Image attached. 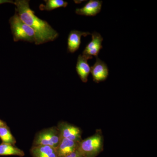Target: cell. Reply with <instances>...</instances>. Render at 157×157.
Returning <instances> with one entry per match:
<instances>
[{
	"mask_svg": "<svg viewBox=\"0 0 157 157\" xmlns=\"http://www.w3.org/2000/svg\"><path fill=\"white\" fill-rule=\"evenodd\" d=\"M0 155H15L22 157L25 155L24 152L16 146L8 144H0Z\"/></svg>",
	"mask_w": 157,
	"mask_h": 157,
	"instance_id": "13",
	"label": "cell"
},
{
	"mask_svg": "<svg viewBox=\"0 0 157 157\" xmlns=\"http://www.w3.org/2000/svg\"><path fill=\"white\" fill-rule=\"evenodd\" d=\"M79 142L61 138L58 146L56 148L58 157H65L78 149Z\"/></svg>",
	"mask_w": 157,
	"mask_h": 157,
	"instance_id": "10",
	"label": "cell"
},
{
	"mask_svg": "<svg viewBox=\"0 0 157 157\" xmlns=\"http://www.w3.org/2000/svg\"><path fill=\"white\" fill-rule=\"evenodd\" d=\"M91 34L89 32H83L77 30H72L70 32L68 37L67 51L70 53H74L79 48L81 44L82 36L86 37Z\"/></svg>",
	"mask_w": 157,
	"mask_h": 157,
	"instance_id": "9",
	"label": "cell"
},
{
	"mask_svg": "<svg viewBox=\"0 0 157 157\" xmlns=\"http://www.w3.org/2000/svg\"><path fill=\"white\" fill-rule=\"evenodd\" d=\"M14 5L16 7L15 11L21 19L33 30L36 45L54 41L58 37V33L47 21L40 19L35 14L30 7L29 1L16 0Z\"/></svg>",
	"mask_w": 157,
	"mask_h": 157,
	"instance_id": "1",
	"label": "cell"
},
{
	"mask_svg": "<svg viewBox=\"0 0 157 157\" xmlns=\"http://www.w3.org/2000/svg\"><path fill=\"white\" fill-rule=\"evenodd\" d=\"M104 39L101 34L96 32L92 34V40L86 45L82 55L87 58L92 59L93 56L98 57L100 50L103 48L102 42Z\"/></svg>",
	"mask_w": 157,
	"mask_h": 157,
	"instance_id": "6",
	"label": "cell"
},
{
	"mask_svg": "<svg viewBox=\"0 0 157 157\" xmlns=\"http://www.w3.org/2000/svg\"><path fill=\"white\" fill-rule=\"evenodd\" d=\"M89 59L82 55H79L76 63V72L82 81L83 82H87L88 77L90 73V67L88 63Z\"/></svg>",
	"mask_w": 157,
	"mask_h": 157,
	"instance_id": "11",
	"label": "cell"
},
{
	"mask_svg": "<svg viewBox=\"0 0 157 157\" xmlns=\"http://www.w3.org/2000/svg\"><path fill=\"white\" fill-rule=\"evenodd\" d=\"M11 33L14 42L21 41L35 43L36 37L33 30L21 19L15 12L9 20Z\"/></svg>",
	"mask_w": 157,
	"mask_h": 157,
	"instance_id": "2",
	"label": "cell"
},
{
	"mask_svg": "<svg viewBox=\"0 0 157 157\" xmlns=\"http://www.w3.org/2000/svg\"><path fill=\"white\" fill-rule=\"evenodd\" d=\"M6 125V124L2 121L0 120V127L4 126Z\"/></svg>",
	"mask_w": 157,
	"mask_h": 157,
	"instance_id": "18",
	"label": "cell"
},
{
	"mask_svg": "<svg viewBox=\"0 0 157 157\" xmlns=\"http://www.w3.org/2000/svg\"><path fill=\"white\" fill-rule=\"evenodd\" d=\"M104 149V138L102 132L97 130L94 135L82 140L77 150L84 157H96Z\"/></svg>",
	"mask_w": 157,
	"mask_h": 157,
	"instance_id": "3",
	"label": "cell"
},
{
	"mask_svg": "<svg viewBox=\"0 0 157 157\" xmlns=\"http://www.w3.org/2000/svg\"><path fill=\"white\" fill-rule=\"evenodd\" d=\"M45 5L41 4L39 9L41 11H50L58 8H66L68 6L67 2L63 0H45Z\"/></svg>",
	"mask_w": 157,
	"mask_h": 157,
	"instance_id": "14",
	"label": "cell"
},
{
	"mask_svg": "<svg viewBox=\"0 0 157 157\" xmlns=\"http://www.w3.org/2000/svg\"><path fill=\"white\" fill-rule=\"evenodd\" d=\"M65 157H84L81 154L80 152L78 151V150H76L75 151L73 152L72 153L68 155L67 156Z\"/></svg>",
	"mask_w": 157,
	"mask_h": 157,
	"instance_id": "16",
	"label": "cell"
},
{
	"mask_svg": "<svg viewBox=\"0 0 157 157\" xmlns=\"http://www.w3.org/2000/svg\"><path fill=\"white\" fill-rule=\"evenodd\" d=\"M57 127L59 132L61 138H66L78 142L82 140L81 131L78 127L65 122L59 123Z\"/></svg>",
	"mask_w": 157,
	"mask_h": 157,
	"instance_id": "5",
	"label": "cell"
},
{
	"mask_svg": "<svg viewBox=\"0 0 157 157\" xmlns=\"http://www.w3.org/2000/svg\"><path fill=\"white\" fill-rule=\"evenodd\" d=\"M102 1L90 0L82 8L76 9V14L86 16H94L101 12Z\"/></svg>",
	"mask_w": 157,
	"mask_h": 157,
	"instance_id": "8",
	"label": "cell"
},
{
	"mask_svg": "<svg viewBox=\"0 0 157 157\" xmlns=\"http://www.w3.org/2000/svg\"><path fill=\"white\" fill-rule=\"evenodd\" d=\"M90 73L94 81L98 83L107 79L109 76V69L105 62L97 57L95 63L90 67Z\"/></svg>",
	"mask_w": 157,
	"mask_h": 157,
	"instance_id": "7",
	"label": "cell"
},
{
	"mask_svg": "<svg viewBox=\"0 0 157 157\" xmlns=\"http://www.w3.org/2000/svg\"><path fill=\"white\" fill-rule=\"evenodd\" d=\"M61 140L60 135L57 127L44 129L37 133L33 146L47 145L56 148Z\"/></svg>",
	"mask_w": 157,
	"mask_h": 157,
	"instance_id": "4",
	"label": "cell"
},
{
	"mask_svg": "<svg viewBox=\"0 0 157 157\" xmlns=\"http://www.w3.org/2000/svg\"><path fill=\"white\" fill-rule=\"evenodd\" d=\"M30 153L33 157H58L56 149L47 145L32 146Z\"/></svg>",
	"mask_w": 157,
	"mask_h": 157,
	"instance_id": "12",
	"label": "cell"
},
{
	"mask_svg": "<svg viewBox=\"0 0 157 157\" xmlns=\"http://www.w3.org/2000/svg\"><path fill=\"white\" fill-rule=\"evenodd\" d=\"M6 3H11V4H14V2L11 0H0V5L2 4H6Z\"/></svg>",
	"mask_w": 157,
	"mask_h": 157,
	"instance_id": "17",
	"label": "cell"
},
{
	"mask_svg": "<svg viewBox=\"0 0 157 157\" xmlns=\"http://www.w3.org/2000/svg\"><path fill=\"white\" fill-rule=\"evenodd\" d=\"M0 138L2 143L15 146L16 140L11 134L9 127L6 125L0 127Z\"/></svg>",
	"mask_w": 157,
	"mask_h": 157,
	"instance_id": "15",
	"label": "cell"
}]
</instances>
